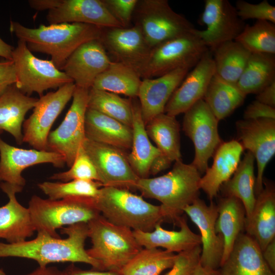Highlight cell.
<instances>
[{
    "label": "cell",
    "mask_w": 275,
    "mask_h": 275,
    "mask_svg": "<svg viewBox=\"0 0 275 275\" xmlns=\"http://www.w3.org/2000/svg\"><path fill=\"white\" fill-rule=\"evenodd\" d=\"M61 233L68 237L65 239L38 233L31 240L16 243L0 242V257H15L33 259L40 267L51 263L81 262L89 264L93 269L101 270L100 263L91 258L85 249L88 237L87 223H80L61 228Z\"/></svg>",
    "instance_id": "cell-1"
},
{
    "label": "cell",
    "mask_w": 275,
    "mask_h": 275,
    "mask_svg": "<svg viewBox=\"0 0 275 275\" xmlns=\"http://www.w3.org/2000/svg\"><path fill=\"white\" fill-rule=\"evenodd\" d=\"M80 23H62L26 28L11 21L10 31L19 40L24 42L29 50L47 54L54 65L61 70L69 57L82 44L100 39L103 30Z\"/></svg>",
    "instance_id": "cell-2"
},
{
    "label": "cell",
    "mask_w": 275,
    "mask_h": 275,
    "mask_svg": "<svg viewBox=\"0 0 275 275\" xmlns=\"http://www.w3.org/2000/svg\"><path fill=\"white\" fill-rule=\"evenodd\" d=\"M201 174L191 163L179 160L167 174L140 178L135 186L142 197L161 203L166 219L177 223L183 209L199 198Z\"/></svg>",
    "instance_id": "cell-3"
},
{
    "label": "cell",
    "mask_w": 275,
    "mask_h": 275,
    "mask_svg": "<svg viewBox=\"0 0 275 275\" xmlns=\"http://www.w3.org/2000/svg\"><path fill=\"white\" fill-rule=\"evenodd\" d=\"M92 200L108 222L133 231H152L166 219L160 205L151 204L126 189L102 186Z\"/></svg>",
    "instance_id": "cell-4"
},
{
    "label": "cell",
    "mask_w": 275,
    "mask_h": 275,
    "mask_svg": "<svg viewBox=\"0 0 275 275\" xmlns=\"http://www.w3.org/2000/svg\"><path fill=\"white\" fill-rule=\"evenodd\" d=\"M87 225L92 245L87 252L100 263L102 271L120 273L143 248L137 242L132 230L112 224L101 214Z\"/></svg>",
    "instance_id": "cell-5"
},
{
    "label": "cell",
    "mask_w": 275,
    "mask_h": 275,
    "mask_svg": "<svg viewBox=\"0 0 275 275\" xmlns=\"http://www.w3.org/2000/svg\"><path fill=\"white\" fill-rule=\"evenodd\" d=\"M28 208L35 231L56 238H60L57 229L65 226L88 223L101 214L91 198L51 200L34 195L29 201Z\"/></svg>",
    "instance_id": "cell-6"
},
{
    "label": "cell",
    "mask_w": 275,
    "mask_h": 275,
    "mask_svg": "<svg viewBox=\"0 0 275 275\" xmlns=\"http://www.w3.org/2000/svg\"><path fill=\"white\" fill-rule=\"evenodd\" d=\"M133 14L134 24L151 49L195 29L186 18L172 9L167 0L139 1Z\"/></svg>",
    "instance_id": "cell-7"
},
{
    "label": "cell",
    "mask_w": 275,
    "mask_h": 275,
    "mask_svg": "<svg viewBox=\"0 0 275 275\" xmlns=\"http://www.w3.org/2000/svg\"><path fill=\"white\" fill-rule=\"evenodd\" d=\"M17 80L16 87L28 96L35 92L42 96L49 89L60 88L73 81L51 60L36 57L26 43L18 40L12 53Z\"/></svg>",
    "instance_id": "cell-8"
},
{
    "label": "cell",
    "mask_w": 275,
    "mask_h": 275,
    "mask_svg": "<svg viewBox=\"0 0 275 275\" xmlns=\"http://www.w3.org/2000/svg\"><path fill=\"white\" fill-rule=\"evenodd\" d=\"M194 31L152 48L142 78H155L179 68L194 67L209 49Z\"/></svg>",
    "instance_id": "cell-9"
},
{
    "label": "cell",
    "mask_w": 275,
    "mask_h": 275,
    "mask_svg": "<svg viewBox=\"0 0 275 275\" xmlns=\"http://www.w3.org/2000/svg\"><path fill=\"white\" fill-rule=\"evenodd\" d=\"M89 89L76 87L72 104L61 124L50 132L47 151L61 155L68 167L72 164L84 141Z\"/></svg>",
    "instance_id": "cell-10"
},
{
    "label": "cell",
    "mask_w": 275,
    "mask_h": 275,
    "mask_svg": "<svg viewBox=\"0 0 275 275\" xmlns=\"http://www.w3.org/2000/svg\"><path fill=\"white\" fill-rule=\"evenodd\" d=\"M184 114L183 130L195 148V156L191 163L201 174L208 168L209 159L222 142L218 131L219 121L203 99Z\"/></svg>",
    "instance_id": "cell-11"
},
{
    "label": "cell",
    "mask_w": 275,
    "mask_h": 275,
    "mask_svg": "<svg viewBox=\"0 0 275 275\" xmlns=\"http://www.w3.org/2000/svg\"><path fill=\"white\" fill-rule=\"evenodd\" d=\"M75 87L73 82H69L55 92L40 96L33 113L23 123V143L35 149L47 151V140L51 127L72 97Z\"/></svg>",
    "instance_id": "cell-12"
},
{
    "label": "cell",
    "mask_w": 275,
    "mask_h": 275,
    "mask_svg": "<svg viewBox=\"0 0 275 275\" xmlns=\"http://www.w3.org/2000/svg\"><path fill=\"white\" fill-rule=\"evenodd\" d=\"M200 23L206 29L194 32L212 52L223 43L235 40L246 25L228 0H206Z\"/></svg>",
    "instance_id": "cell-13"
},
{
    "label": "cell",
    "mask_w": 275,
    "mask_h": 275,
    "mask_svg": "<svg viewBox=\"0 0 275 275\" xmlns=\"http://www.w3.org/2000/svg\"><path fill=\"white\" fill-rule=\"evenodd\" d=\"M93 163L103 186L135 188L140 178L131 167L127 156L115 147L85 138L82 145Z\"/></svg>",
    "instance_id": "cell-14"
},
{
    "label": "cell",
    "mask_w": 275,
    "mask_h": 275,
    "mask_svg": "<svg viewBox=\"0 0 275 275\" xmlns=\"http://www.w3.org/2000/svg\"><path fill=\"white\" fill-rule=\"evenodd\" d=\"M237 141L254 156L257 174L254 188L256 196L263 188L266 167L275 154V119H242L236 122Z\"/></svg>",
    "instance_id": "cell-15"
},
{
    "label": "cell",
    "mask_w": 275,
    "mask_h": 275,
    "mask_svg": "<svg viewBox=\"0 0 275 275\" xmlns=\"http://www.w3.org/2000/svg\"><path fill=\"white\" fill-rule=\"evenodd\" d=\"M183 211L197 226L201 233L200 265L207 269L218 270L223 257L224 241L215 228L218 216L216 204L211 201L207 205L198 198Z\"/></svg>",
    "instance_id": "cell-16"
},
{
    "label": "cell",
    "mask_w": 275,
    "mask_h": 275,
    "mask_svg": "<svg viewBox=\"0 0 275 275\" xmlns=\"http://www.w3.org/2000/svg\"><path fill=\"white\" fill-rule=\"evenodd\" d=\"M103 30L100 40L105 50L122 63L134 70L142 78L152 49L147 43L139 26Z\"/></svg>",
    "instance_id": "cell-17"
},
{
    "label": "cell",
    "mask_w": 275,
    "mask_h": 275,
    "mask_svg": "<svg viewBox=\"0 0 275 275\" xmlns=\"http://www.w3.org/2000/svg\"><path fill=\"white\" fill-rule=\"evenodd\" d=\"M100 39L93 40L79 46L69 57L61 70L76 87L90 89L102 72L112 63Z\"/></svg>",
    "instance_id": "cell-18"
},
{
    "label": "cell",
    "mask_w": 275,
    "mask_h": 275,
    "mask_svg": "<svg viewBox=\"0 0 275 275\" xmlns=\"http://www.w3.org/2000/svg\"><path fill=\"white\" fill-rule=\"evenodd\" d=\"M215 73L212 52L208 50L174 91L166 106L164 113L176 117L203 99Z\"/></svg>",
    "instance_id": "cell-19"
},
{
    "label": "cell",
    "mask_w": 275,
    "mask_h": 275,
    "mask_svg": "<svg viewBox=\"0 0 275 275\" xmlns=\"http://www.w3.org/2000/svg\"><path fill=\"white\" fill-rule=\"evenodd\" d=\"M44 163L60 168L65 165V161L61 155L55 152L17 148L0 138V181L23 187L25 180L21 175L22 171Z\"/></svg>",
    "instance_id": "cell-20"
},
{
    "label": "cell",
    "mask_w": 275,
    "mask_h": 275,
    "mask_svg": "<svg viewBox=\"0 0 275 275\" xmlns=\"http://www.w3.org/2000/svg\"><path fill=\"white\" fill-rule=\"evenodd\" d=\"M51 24L80 23L102 29L123 28L101 0H62L46 16Z\"/></svg>",
    "instance_id": "cell-21"
},
{
    "label": "cell",
    "mask_w": 275,
    "mask_h": 275,
    "mask_svg": "<svg viewBox=\"0 0 275 275\" xmlns=\"http://www.w3.org/2000/svg\"><path fill=\"white\" fill-rule=\"evenodd\" d=\"M189 70L179 68L157 77L142 79L138 97L145 125L156 116L164 113L170 98Z\"/></svg>",
    "instance_id": "cell-22"
},
{
    "label": "cell",
    "mask_w": 275,
    "mask_h": 275,
    "mask_svg": "<svg viewBox=\"0 0 275 275\" xmlns=\"http://www.w3.org/2000/svg\"><path fill=\"white\" fill-rule=\"evenodd\" d=\"M218 271L219 275H275L258 243L244 232L238 235Z\"/></svg>",
    "instance_id": "cell-23"
},
{
    "label": "cell",
    "mask_w": 275,
    "mask_h": 275,
    "mask_svg": "<svg viewBox=\"0 0 275 275\" xmlns=\"http://www.w3.org/2000/svg\"><path fill=\"white\" fill-rule=\"evenodd\" d=\"M263 184L244 224V232L256 241L262 251L275 238V187L268 180L263 179Z\"/></svg>",
    "instance_id": "cell-24"
},
{
    "label": "cell",
    "mask_w": 275,
    "mask_h": 275,
    "mask_svg": "<svg viewBox=\"0 0 275 275\" xmlns=\"http://www.w3.org/2000/svg\"><path fill=\"white\" fill-rule=\"evenodd\" d=\"M0 187L8 198V202L0 207V238L9 243L24 241L35 231L29 208L22 206L17 200L16 194L23 187L2 182Z\"/></svg>",
    "instance_id": "cell-25"
},
{
    "label": "cell",
    "mask_w": 275,
    "mask_h": 275,
    "mask_svg": "<svg viewBox=\"0 0 275 275\" xmlns=\"http://www.w3.org/2000/svg\"><path fill=\"white\" fill-rule=\"evenodd\" d=\"M244 149L237 141L222 142L214 152L212 166L200 181V188L209 200L217 196L221 185L233 175L241 160Z\"/></svg>",
    "instance_id": "cell-26"
},
{
    "label": "cell",
    "mask_w": 275,
    "mask_h": 275,
    "mask_svg": "<svg viewBox=\"0 0 275 275\" xmlns=\"http://www.w3.org/2000/svg\"><path fill=\"white\" fill-rule=\"evenodd\" d=\"M178 231L166 230L161 224L156 225L151 232L133 231L139 244L143 248H164L172 253H180L201 245L200 236L189 228L185 218L180 216L177 220Z\"/></svg>",
    "instance_id": "cell-27"
},
{
    "label": "cell",
    "mask_w": 275,
    "mask_h": 275,
    "mask_svg": "<svg viewBox=\"0 0 275 275\" xmlns=\"http://www.w3.org/2000/svg\"><path fill=\"white\" fill-rule=\"evenodd\" d=\"M86 138L115 147L131 149L132 128L95 110L88 108L85 115Z\"/></svg>",
    "instance_id": "cell-28"
},
{
    "label": "cell",
    "mask_w": 275,
    "mask_h": 275,
    "mask_svg": "<svg viewBox=\"0 0 275 275\" xmlns=\"http://www.w3.org/2000/svg\"><path fill=\"white\" fill-rule=\"evenodd\" d=\"M38 100L23 94L15 85L0 96V129L10 133L18 144L23 143L22 127L25 116Z\"/></svg>",
    "instance_id": "cell-29"
},
{
    "label": "cell",
    "mask_w": 275,
    "mask_h": 275,
    "mask_svg": "<svg viewBox=\"0 0 275 275\" xmlns=\"http://www.w3.org/2000/svg\"><path fill=\"white\" fill-rule=\"evenodd\" d=\"M132 139L131 151L127 156L133 171L140 178H148L151 164L162 154L150 141L142 118L139 102H132Z\"/></svg>",
    "instance_id": "cell-30"
},
{
    "label": "cell",
    "mask_w": 275,
    "mask_h": 275,
    "mask_svg": "<svg viewBox=\"0 0 275 275\" xmlns=\"http://www.w3.org/2000/svg\"><path fill=\"white\" fill-rule=\"evenodd\" d=\"M216 205L218 216L215 228L224 241L222 264L230 254L238 235L244 232L246 214L242 202L235 197H222Z\"/></svg>",
    "instance_id": "cell-31"
},
{
    "label": "cell",
    "mask_w": 275,
    "mask_h": 275,
    "mask_svg": "<svg viewBox=\"0 0 275 275\" xmlns=\"http://www.w3.org/2000/svg\"><path fill=\"white\" fill-rule=\"evenodd\" d=\"M255 160L252 154L248 151L232 177L221 185L219 190L222 197L238 199L244 206L246 217L251 214L256 201Z\"/></svg>",
    "instance_id": "cell-32"
},
{
    "label": "cell",
    "mask_w": 275,
    "mask_h": 275,
    "mask_svg": "<svg viewBox=\"0 0 275 275\" xmlns=\"http://www.w3.org/2000/svg\"><path fill=\"white\" fill-rule=\"evenodd\" d=\"M245 97L246 95L236 84L227 81L215 73L203 99L219 121L229 116L241 106Z\"/></svg>",
    "instance_id": "cell-33"
},
{
    "label": "cell",
    "mask_w": 275,
    "mask_h": 275,
    "mask_svg": "<svg viewBox=\"0 0 275 275\" xmlns=\"http://www.w3.org/2000/svg\"><path fill=\"white\" fill-rule=\"evenodd\" d=\"M149 138L160 152L172 162L181 160L180 125L175 117L164 113L145 125Z\"/></svg>",
    "instance_id": "cell-34"
},
{
    "label": "cell",
    "mask_w": 275,
    "mask_h": 275,
    "mask_svg": "<svg viewBox=\"0 0 275 275\" xmlns=\"http://www.w3.org/2000/svg\"><path fill=\"white\" fill-rule=\"evenodd\" d=\"M275 81V54L251 53L236 86L246 96L258 94Z\"/></svg>",
    "instance_id": "cell-35"
},
{
    "label": "cell",
    "mask_w": 275,
    "mask_h": 275,
    "mask_svg": "<svg viewBox=\"0 0 275 275\" xmlns=\"http://www.w3.org/2000/svg\"><path fill=\"white\" fill-rule=\"evenodd\" d=\"M142 80L140 75L131 68L112 61L97 76L92 88L135 98L138 97Z\"/></svg>",
    "instance_id": "cell-36"
},
{
    "label": "cell",
    "mask_w": 275,
    "mask_h": 275,
    "mask_svg": "<svg viewBox=\"0 0 275 275\" xmlns=\"http://www.w3.org/2000/svg\"><path fill=\"white\" fill-rule=\"evenodd\" d=\"M213 53L215 73L227 81L236 84L251 53L235 40L223 43Z\"/></svg>",
    "instance_id": "cell-37"
},
{
    "label": "cell",
    "mask_w": 275,
    "mask_h": 275,
    "mask_svg": "<svg viewBox=\"0 0 275 275\" xmlns=\"http://www.w3.org/2000/svg\"><path fill=\"white\" fill-rule=\"evenodd\" d=\"M177 254L158 248H143L122 268L121 275H159L174 265Z\"/></svg>",
    "instance_id": "cell-38"
},
{
    "label": "cell",
    "mask_w": 275,
    "mask_h": 275,
    "mask_svg": "<svg viewBox=\"0 0 275 275\" xmlns=\"http://www.w3.org/2000/svg\"><path fill=\"white\" fill-rule=\"evenodd\" d=\"M88 108L95 110L132 128V102L118 94L91 88Z\"/></svg>",
    "instance_id": "cell-39"
},
{
    "label": "cell",
    "mask_w": 275,
    "mask_h": 275,
    "mask_svg": "<svg viewBox=\"0 0 275 275\" xmlns=\"http://www.w3.org/2000/svg\"><path fill=\"white\" fill-rule=\"evenodd\" d=\"M235 41L251 53L275 54V24L266 20H257L252 25L246 24Z\"/></svg>",
    "instance_id": "cell-40"
},
{
    "label": "cell",
    "mask_w": 275,
    "mask_h": 275,
    "mask_svg": "<svg viewBox=\"0 0 275 275\" xmlns=\"http://www.w3.org/2000/svg\"><path fill=\"white\" fill-rule=\"evenodd\" d=\"M38 187L51 200L72 197L94 198L102 185L99 182L73 180L65 182H44Z\"/></svg>",
    "instance_id": "cell-41"
},
{
    "label": "cell",
    "mask_w": 275,
    "mask_h": 275,
    "mask_svg": "<svg viewBox=\"0 0 275 275\" xmlns=\"http://www.w3.org/2000/svg\"><path fill=\"white\" fill-rule=\"evenodd\" d=\"M67 171L53 174L50 178L63 182L73 180H90L99 182L96 170L81 146L76 157Z\"/></svg>",
    "instance_id": "cell-42"
},
{
    "label": "cell",
    "mask_w": 275,
    "mask_h": 275,
    "mask_svg": "<svg viewBox=\"0 0 275 275\" xmlns=\"http://www.w3.org/2000/svg\"><path fill=\"white\" fill-rule=\"evenodd\" d=\"M238 16L243 21L255 19L266 20L275 23V7L264 0L257 4H251L239 0L235 6Z\"/></svg>",
    "instance_id": "cell-43"
},
{
    "label": "cell",
    "mask_w": 275,
    "mask_h": 275,
    "mask_svg": "<svg viewBox=\"0 0 275 275\" xmlns=\"http://www.w3.org/2000/svg\"><path fill=\"white\" fill-rule=\"evenodd\" d=\"M201 245L177 254L171 270L166 275H194L200 264Z\"/></svg>",
    "instance_id": "cell-44"
},
{
    "label": "cell",
    "mask_w": 275,
    "mask_h": 275,
    "mask_svg": "<svg viewBox=\"0 0 275 275\" xmlns=\"http://www.w3.org/2000/svg\"><path fill=\"white\" fill-rule=\"evenodd\" d=\"M123 28H129L138 0H101Z\"/></svg>",
    "instance_id": "cell-45"
},
{
    "label": "cell",
    "mask_w": 275,
    "mask_h": 275,
    "mask_svg": "<svg viewBox=\"0 0 275 275\" xmlns=\"http://www.w3.org/2000/svg\"><path fill=\"white\" fill-rule=\"evenodd\" d=\"M261 118L275 119V108L255 100L246 107L243 113V119H257Z\"/></svg>",
    "instance_id": "cell-46"
},
{
    "label": "cell",
    "mask_w": 275,
    "mask_h": 275,
    "mask_svg": "<svg viewBox=\"0 0 275 275\" xmlns=\"http://www.w3.org/2000/svg\"><path fill=\"white\" fill-rule=\"evenodd\" d=\"M17 80L13 61L0 62V96Z\"/></svg>",
    "instance_id": "cell-47"
},
{
    "label": "cell",
    "mask_w": 275,
    "mask_h": 275,
    "mask_svg": "<svg viewBox=\"0 0 275 275\" xmlns=\"http://www.w3.org/2000/svg\"><path fill=\"white\" fill-rule=\"evenodd\" d=\"M256 100L275 108V81L257 94Z\"/></svg>",
    "instance_id": "cell-48"
},
{
    "label": "cell",
    "mask_w": 275,
    "mask_h": 275,
    "mask_svg": "<svg viewBox=\"0 0 275 275\" xmlns=\"http://www.w3.org/2000/svg\"><path fill=\"white\" fill-rule=\"evenodd\" d=\"M63 275H121L120 273L111 271H101L95 269L83 270L73 264L64 271Z\"/></svg>",
    "instance_id": "cell-49"
},
{
    "label": "cell",
    "mask_w": 275,
    "mask_h": 275,
    "mask_svg": "<svg viewBox=\"0 0 275 275\" xmlns=\"http://www.w3.org/2000/svg\"><path fill=\"white\" fill-rule=\"evenodd\" d=\"M172 162L163 154L156 157L152 162L149 174L155 175L169 168Z\"/></svg>",
    "instance_id": "cell-50"
},
{
    "label": "cell",
    "mask_w": 275,
    "mask_h": 275,
    "mask_svg": "<svg viewBox=\"0 0 275 275\" xmlns=\"http://www.w3.org/2000/svg\"><path fill=\"white\" fill-rule=\"evenodd\" d=\"M62 0H31L29 1L31 7L37 10H52L57 7Z\"/></svg>",
    "instance_id": "cell-51"
},
{
    "label": "cell",
    "mask_w": 275,
    "mask_h": 275,
    "mask_svg": "<svg viewBox=\"0 0 275 275\" xmlns=\"http://www.w3.org/2000/svg\"><path fill=\"white\" fill-rule=\"evenodd\" d=\"M262 253L268 266L275 272V238L267 244Z\"/></svg>",
    "instance_id": "cell-52"
},
{
    "label": "cell",
    "mask_w": 275,
    "mask_h": 275,
    "mask_svg": "<svg viewBox=\"0 0 275 275\" xmlns=\"http://www.w3.org/2000/svg\"><path fill=\"white\" fill-rule=\"evenodd\" d=\"M26 275H63V271L56 267H40Z\"/></svg>",
    "instance_id": "cell-53"
},
{
    "label": "cell",
    "mask_w": 275,
    "mask_h": 275,
    "mask_svg": "<svg viewBox=\"0 0 275 275\" xmlns=\"http://www.w3.org/2000/svg\"><path fill=\"white\" fill-rule=\"evenodd\" d=\"M14 47L7 44L0 38V57L7 60H12V53Z\"/></svg>",
    "instance_id": "cell-54"
},
{
    "label": "cell",
    "mask_w": 275,
    "mask_h": 275,
    "mask_svg": "<svg viewBox=\"0 0 275 275\" xmlns=\"http://www.w3.org/2000/svg\"><path fill=\"white\" fill-rule=\"evenodd\" d=\"M194 275H219V271L207 269L199 264Z\"/></svg>",
    "instance_id": "cell-55"
},
{
    "label": "cell",
    "mask_w": 275,
    "mask_h": 275,
    "mask_svg": "<svg viewBox=\"0 0 275 275\" xmlns=\"http://www.w3.org/2000/svg\"><path fill=\"white\" fill-rule=\"evenodd\" d=\"M0 275H6V274L3 271V270L1 268H0Z\"/></svg>",
    "instance_id": "cell-56"
},
{
    "label": "cell",
    "mask_w": 275,
    "mask_h": 275,
    "mask_svg": "<svg viewBox=\"0 0 275 275\" xmlns=\"http://www.w3.org/2000/svg\"><path fill=\"white\" fill-rule=\"evenodd\" d=\"M3 130L0 129V134L3 132Z\"/></svg>",
    "instance_id": "cell-57"
}]
</instances>
